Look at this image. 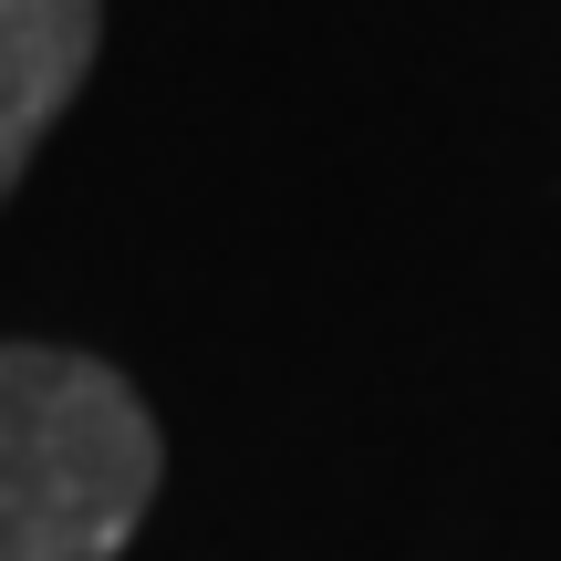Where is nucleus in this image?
<instances>
[{"label":"nucleus","instance_id":"2","mask_svg":"<svg viewBox=\"0 0 561 561\" xmlns=\"http://www.w3.org/2000/svg\"><path fill=\"white\" fill-rule=\"evenodd\" d=\"M104 42V0H0V198L21 187L32 146L83 94Z\"/></svg>","mask_w":561,"mask_h":561},{"label":"nucleus","instance_id":"1","mask_svg":"<svg viewBox=\"0 0 561 561\" xmlns=\"http://www.w3.org/2000/svg\"><path fill=\"white\" fill-rule=\"evenodd\" d=\"M157 479L167 437L115 364L0 343V561H115Z\"/></svg>","mask_w":561,"mask_h":561}]
</instances>
